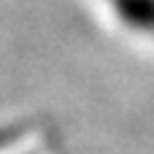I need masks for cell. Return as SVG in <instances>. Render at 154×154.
<instances>
[{
	"label": "cell",
	"instance_id": "1",
	"mask_svg": "<svg viewBox=\"0 0 154 154\" xmlns=\"http://www.w3.org/2000/svg\"><path fill=\"white\" fill-rule=\"evenodd\" d=\"M106 3L116 11V16L127 27L154 35V0H106Z\"/></svg>",
	"mask_w": 154,
	"mask_h": 154
}]
</instances>
